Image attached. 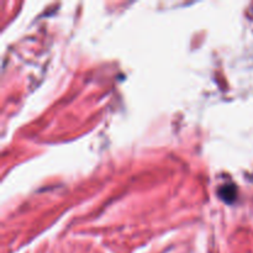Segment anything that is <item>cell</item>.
<instances>
[{"instance_id": "1", "label": "cell", "mask_w": 253, "mask_h": 253, "mask_svg": "<svg viewBox=\"0 0 253 253\" xmlns=\"http://www.w3.org/2000/svg\"><path fill=\"white\" fill-rule=\"evenodd\" d=\"M220 192H222V193L225 192V194H220V195H221L222 199L227 200V202H231V200L235 198V189H234V188L224 187L221 190H220Z\"/></svg>"}]
</instances>
